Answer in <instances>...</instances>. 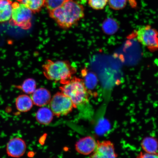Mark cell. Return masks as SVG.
<instances>
[{"mask_svg":"<svg viewBox=\"0 0 158 158\" xmlns=\"http://www.w3.org/2000/svg\"><path fill=\"white\" fill-rule=\"evenodd\" d=\"M48 12L51 18L64 30L74 26L84 16L83 6L74 0H67L59 7Z\"/></svg>","mask_w":158,"mask_h":158,"instance_id":"6da1fadb","label":"cell"},{"mask_svg":"<svg viewBox=\"0 0 158 158\" xmlns=\"http://www.w3.org/2000/svg\"><path fill=\"white\" fill-rule=\"evenodd\" d=\"M44 76L47 80L59 82L63 85L76 73L77 69L68 60L54 61L48 59L43 65Z\"/></svg>","mask_w":158,"mask_h":158,"instance_id":"7a4b0ae2","label":"cell"},{"mask_svg":"<svg viewBox=\"0 0 158 158\" xmlns=\"http://www.w3.org/2000/svg\"><path fill=\"white\" fill-rule=\"evenodd\" d=\"M61 92L70 98L74 108L89 102V92L82 79L73 77L59 87Z\"/></svg>","mask_w":158,"mask_h":158,"instance_id":"3957f363","label":"cell"},{"mask_svg":"<svg viewBox=\"0 0 158 158\" xmlns=\"http://www.w3.org/2000/svg\"><path fill=\"white\" fill-rule=\"evenodd\" d=\"M12 6V12L10 24L25 30L30 29L32 26V11L18 2H13Z\"/></svg>","mask_w":158,"mask_h":158,"instance_id":"277c9868","label":"cell"},{"mask_svg":"<svg viewBox=\"0 0 158 158\" xmlns=\"http://www.w3.org/2000/svg\"><path fill=\"white\" fill-rule=\"evenodd\" d=\"M49 107L57 117L68 115L74 108L72 100L62 92H58L51 98Z\"/></svg>","mask_w":158,"mask_h":158,"instance_id":"5b68a950","label":"cell"},{"mask_svg":"<svg viewBox=\"0 0 158 158\" xmlns=\"http://www.w3.org/2000/svg\"><path fill=\"white\" fill-rule=\"evenodd\" d=\"M137 39L141 44L152 52L158 50V31L151 26L140 27L136 33Z\"/></svg>","mask_w":158,"mask_h":158,"instance_id":"8992f818","label":"cell"},{"mask_svg":"<svg viewBox=\"0 0 158 158\" xmlns=\"http://www.w3.org/2000/svg\"><path fill=\"white\" fill-rule=\"evenodd\" d=\"M89 158H118L114 144L109 140L98 141L94 151Z\"/></svg>","mask_w":158,"mask_h":158,"instance_id":"52a82bcc","label":"cell"},{"mask_svg":"<svg viewBox=\"0 0 158 158\" xmlns=\"http://www.w3.org/2000/svg\"><path fill=\"white\" fill-rule=\"evenodd\" d=\"M26 149L27 145L24 140L19 137H15L10 139L6 148L8 156L14 158L23 156Z\"/></svg>","mask_w":158,"mask_h":158,"instance_id":"ba28073f","label":"cell"},{"mask_svg":"<svg viewBox=\"0 0 158 158\" xmlns=\"http://www.w3.org/2000/svg\"><path fill=\"white\" fill-rule=\"evenodd\" d=\"M98 141L91 136H88L81 138L75 145V149L77 152L84 155H89L94 151Z\"/></svg>","mask_w":158,"mask_h":158,"instance_id":"9c48e42d","label":"cell"},{"mask_svg":"<svg viewBox=\"0 0 158 158\" xmlns=\"http://www.w3.org/2000/svg\"><path fill=\"white\" fill-rule=\"evenodd\" d=\"M33 104L38 106H42L49 103L51 99L50 92L47 89L40 88L36 89L31 95Z\"/></svg>","mask_w":158,"mask_h":158,"instance_id":"30bf717a","label":"cell"},{"mask_svg":"<svg viewBox=\"0 0 158 158\" xmlns=\"http://www.w3.org/2000/svg\"><path fill=\"white\" fill-rule=\"evenodd\" d=\"M33 102L31 98L27 94L19 95L15 100L17 109L21 112H26L33 107Z\"/></svg>","mask_w":158,"mask_h":158,"instance_id":"8fae6325","label":"cell"},{"mask_svg":"<svg viewBox=\"0 0 158 158\" xmlns=\"http://www.w3.org/2000/svg\"><path fill=\"white\" fill-rule=\"evenodd\" d=\"M54 115L50 109L42 106L37 110L35 118L40 124L48 125L52 121Z\"/></svg>","mask_w":158,"mask_h":158,"instance_id":"7c38bea8","label":"cell"},{"mask_svg":"<svg viewBox=\"0 0 158 158\" xmlns=\"http://www.w3.org/2000/svg\"><path fill=\"white\" fill-rule=\"evenodd\" d=\"M13 2L11 0H0V23H5L10 19Z\"/></svg>","mask_w":158,"mask_h":158,"instance_id":"4fadbf2b","label":"cell"},{"mask_svg":"<svg viewBox=\"0 0 158 158\" xmlns=\"http://www.w3.org/2000/svg\"><path fill=\"white\" fill-rule=\"evenodd\" d=\"M141 146L143 151L154 153L158 152V141L156 138L152 137L144 138L142 140Z\"/></svg>","mask_w":158,"mask_h":158,"instance_id":"5bb4252c","label":"cell"},{"mask_svg":"<svg viewBox=\"0 0 158 158\" xmlns=\"http://www.w3.org/2000/svg\"><path fill=\"white\" fill-rule=\"evenodd\" d=\"M81 74L85 85L88 89H93L98 84V79L93 73L89 72L86 69L81 71Z\"/></svg>","mask_w":158,"mask_h":158,"instance_id":"9a60e30c","label":"cell"},{"mask_svg":"<svg viewBox=\"0 0 158 158\" xmlns=\"http://www.w3.org/2000/svg\"><path fill=\"white\" fill-rule=\"evenodd\" d=\"M102 30L106 34L112 35L117 32L119 25L116 20L108 18L102 23Z\"/></svg>","mask_w":158,"mask_h":158,"instance_id":"2e32d148","label":"cell"},{"mask_svg":"<svg viewBox=\"0 0 158 158\" xmlns=\"http://www.w3.org/2000/svg\"><path fill=\"white\" fill-rule=\"evenodd\" d=\"M30 9L33 13H38L44 6L45 0H16Z\"/></svg>","mask_w":158,"mask_h":158,"instance_id":"e0dca14e","label":"cell"},{"mask_svg":"<svg viewBox=\"0 0 158 158\" xmlns=\"http://www.w3.org/2000/svg\"><path fill=\"white\" fill-rule=\"evenodd\" d=\"M17 88L25 94H32L36 89V82L34 79L27 78L23 81L21 85L18 86Z\"/></svg>","mask_w":158,"mask_h":158,"instance_id":"ac0fdd59","label":"cell"},{"mask_svg":"<svg viewBox=\"0 0 158 158\" xmlns=\"http://www.w3.org/2000/svg\"><path fill=\"white\" fill-rule=\"evenodd\" d=\"M90 6L93 9L99 10L104 8L108 0H87Z\"/></svg>","mask_w":158,"mask_h":158,"instance_id":"d6986e66","label":"cell"},{"mask_svg":"<svg viewBox=\"0 0 158 158\" xmlns=\"http://www.w3.org/2000/svg\"><path fill=\"white\" fill-rule=\"evenodd\" d=\"M67 0H45L44 6L48 11L56 8Z\"/></svg>","mask_w":158,"mask_h":158,"instance_id":"ffe728a7","label":"cell"},{"mask_svg":"<svg viewBox=\"0 0 158 158\" xmlns=\"http://www.w3.org/2000/svg\"><path fill=\"white\" fill-rule=\"evenodd\" d=\"M109 5L112 9L119 10L126 6L127 0H108Z\"/></svg>","mask_w":158,"mask_h":158,"instance_id":"44dd1931","label":"cell"},{"mask_svg":"<svg viewBox=\"0 0 158 158\" xmlns=\"http://www.w3.org/2000/svg\"><path fill=\"white\" fill-rule=\"evenodd\" d=\"M136 158H158V152L154 153L140 152Z\"/></svg>","mask_w":158,"mask_h":158,"instance_id":"7402d4cb","label":"cell"}]
</instances>
